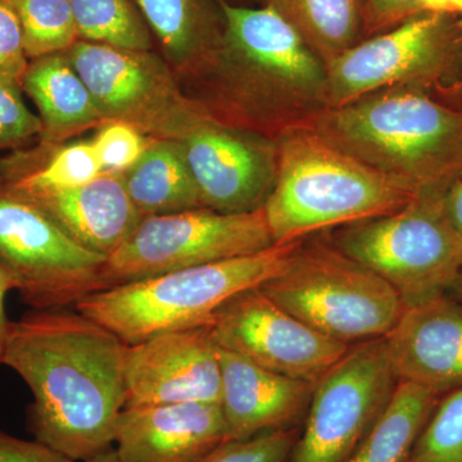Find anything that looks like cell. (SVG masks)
Here are the masks:
<instances>
[{
  "mask_svg": "<svg viewBox=\"0 0 462 462\" xmlns=\"http://www.w3.org/2000/svg\"><path fill=\"white\" fill-rule=\"evenodd\" d=\"M127 345L74 310H32L12 322L2 364L32 391L36 440L74 461L114 446L126 406Z\"/></svg>",
  "mask_w": 462,
  "mask_h": 462,
  "instance_id": "cell-1",
  "label": "cell"
},
{
  "mask_svg": "<svg viewBox=\"0 0 462 462\" xmlns=\"http://www.w3.org/2000/svg\"><path fill=\"white\" fill-rule=\"evenodd\" d=\"M310 125L361 162L420 193L445 190L462 175V109L419 88L374 91L322 109Z\"/></svg>",
  "mask_w": 462,
  "mask_h": 462,
  "instance_id": "cell-2",
  "label": "cell"
},
{
  "mask_svg": "<svg viewBox=\"0 0 462 462\" xmlns=\"http://www.w3.org/2000/svg\"><path fill=\"white\" fill-rule=\"evenodd\" d=\"M263 211L275 245L402 208L420 194L328 141L314 127H288Z\"/></svg>",
  "mask_w": 462,
  "mask_h": 462,
  "instance_id": "cell-3",
  "label": "cell"
},
{
  "mask_svg": "<svg viewBox=\"0 0 462 462\" xmlns=\"http://www.w3.org/2000/svg\"><path fill=\"white\" fill-rule=\"evenodd\" d=\"M300 243H279L248 256L105 289L74 309L127 346L162 331L211 324L231 300L278 275Z\"/></svg>",
  "mask_w": 462,
  "mask_h": 462,
  "instance_id": "cell-4",
  "label": "cell"
},
{
  "mask_svg": "<svg viewBox=\"0 0 462 462\" xmlns=\"http://www.w3.org/2000/svg\"><path fill=\"white\" fill-rule=\"evenodd\" d=\"M224 32L206 71L215 72L234 107L251 116L328 108L327 67L300 32L266 5L220 0Z\"/></svg>",
  "mask_w": 462,
  "mask_h": 462,
  "instance_id": "cell-5",
  "label": "cell"
},
{
  "mask_svg": "<svg viewBox=\"0 0 462 462\" xmlns=\"http://www.w3.org/2000/svg\"><path fill=\"white\" fill-rule=\"evenodd\" d=\"M261 291L300 321L348 346L382 339L403 314L384 279L337 247L300 243Z\"/></svg>",
  "mask_w": 462,
  "mask_h": 462,
  "instance_id": "cell-6",
  "label": "cell"
},
{
  "mask_svg": "<svg viewBox=\"0 0 462 462\" xmlns=\"http://www.w3.org/2000/svg\"><path fill=\"white\" fill-rule=\"evenodd\" d=\"M442 194L421 191L402 208L346 225L337 236V248L384 279L404 309L448 293L462 273V239Z\"/></svg>",
  "mask_w": 462,
  "mask_h": 462,
  "instance_id": "cell-7",
  "label": "cell"
},
{
  "mask_svg": "<svg viewBox=\"0 0 462 462\" xmlns=\"http://www.w3.org/2000/svg\"><path fill=\"white\" fill-rule=\"evenodd\" d=\"M106 123H124L151 139L180 141L212 114L184 93L172 67L152 51L79 41L65 51Z\"/></svg>",
  "mask_w": 462,
  "mask_h": 462,
  "instance_id": "cell-8",
  "label": "cell"
},
{
  "mask_svg": "<svg viewBox=\"0 0 462 462\" xmlns=\"http://www.w3.org/2000/svg\"><path fill=\"white\" fill-rule=\"evenodd\" d=\"M263 208L221 214L208 208L147 216L103 266L105 289L217 263L272 247Z\"/></svg>",
  "mask_w": 462,
  "mask_h": 462,
  "instance_id": "cell-9",
  "label": "cell"
},
{
  "mask_svg": "<svg viewBox=\"0 0 462 462\" xmlns=\"http://www.w3.org/2000/svg\"><path fill=\"white\" fill-rule=\"evenodd\" d=\"M107 257L88 251L0 178V264L32 310L66 309L105 291Z\"/></svg>",
  "mask_w": 462,
  "mask_h": 462,
  "instance_id": "cell-10",
  "label": "cell"
},
{
  "mask_svg": "<svg viewBox=\"0 0 462 462\" xmlns=\"http://www.w3.org/2000/svg\"><path fill=\"white\" fill-rule=\"evenodd\" d=\"M397 384L383 338L351 346L316 383L289 462H348L387 409Z\"/></svg>",
  "mask_w": 462,
  "mask_h": 462,
  "instance_id": "cell-11",
  "label": "cell"
},
{
  "mask_svg": "<svg viewBox=\"0 0 462 462\" xmlns=\"http://www.w3.org/2000/svg\"><path fill=\"white\" fill-rule=\"evenodd\" d=\"M462 44L452 14L421 12L357 42L327 66L328 108L388 88L427 89L448 72Z\"/></svg>",
  "mask_w": 462,
  "mask_h": 462,
  "instance_id": "cell-12",
  "label": "cell"
},
{
  "mask_svg": "<svg viewBox=\"0 0 462 462\" xmlns=\"http://www.w3.org/2000/svg\"><path fill=\"white\" fill-rule=\"evenodd\" d=\"M211 325L218 348L270 372L311 384L351 348L289 314L261 288L231 300Z\"/></svg>",
  "mask_w": 462,
  "mask_h": 462,
  "instance_id": "cell-13",
  "label": "cell"
},
{
  "mask_svg": "<svg viewBox=\"0 0 462 462\" xmlns=\"http://www.w3.org/2000/svg\"><path fill=\"white\" fill-rule=\"evenodd\" d=\"M205 208L245 214L272 193L278 149L214 114L178 141Z\"/></svg>",
  "mask_w": 462,
  "mask_h": 462,
  "instance_id": "cell-14",
  "label": "cell"
},
{
  "mask_svg": "<svg viewBox=\"0 0 462 462\" xmlns=\"http://www.w3.org/2000/svg\"><path fill=\"white\" fill-rule=\"evenodd\" d=\"M125 387V409L220 403V358L212 325L162 331L127 346Z\"/></svg>",
  "mask_w": 462,
  "mask_h": 462,
  "instance_id": "cell-15",
  "label": "cell"
},
{
  "mask_svg": "<svg viewBox=\"0 0 462 462\" xmlns=\"http://www.w3.org/2000/svg\"><path fill=\"white\" fill-rule=\"evenodd\" d=\"M383 340L398 383L437 396L462 388V303L451 294L406 307Z\"/></svg>",
  "mask_w": 462,
  "mask_h": 462,
  "instance_id": "cell-16",
  "label": "cell"
},
{
  "mask_svg": "<svg viewBox=\"0 0 462 462\" xmlns=\"http://www.w3.org/2000/svg\"><path fill=\"white\" fill-rule=\"evenodd\" d=\"M227 440L220 403L124 409L114 447L125 462H203Z\"/></svg>",
  "mask_w": 462,
  "mask_h": 462,
  "instance_id": "cell-17",
  "label": "cell"
},
{
  "mask_svg": "<svg viewBox=\"0 0 462 462\" xmlns=\"http://www.w3.org/2000/svg\"><path fill=\"white\" fill-rule=\"evenodd\" d=\"M218 358L227 440L300 430L315 384L270 372L225 349L218 348Z\"/></svg>",
  "mask_w": 462,
  "mask_h": 462,
  "instance_id": "cell-18",
  "label": "cell"
},
{
  "mask_svg": "<svg viewBox=\"0 0 462 462\" xmlns=\"http://www.w3.org/2000/svg\"><path fill=\"white\" fill-rule=\"evenodd\" d=\"M7 184L42 208L78 245L105 257L129 238L143 218L127 196L120 173H102L87 184L69 188Z\"/></svg>",
  "mask_w": 462,
  "mask_h": 462,
  "instance_id": "cell-19",
  "label": "cell"
},
{
  "mask_svg": "<svg viewBox=\"0 0 462 462\" xmlns=\"http://www.w3.org/2000/svg\"><path fill=\"white\" fill-rule=\"evenodd\" d=\"M21 89L38 109L42 125L39 143L63 144L106 124L65 51L30 60Z\"/></svg>",
  "mask_w": 462,
  "mask_h": 462,
  "instance_id": "cell-20",
  "label": "cell"
},
{
  "mask_svg": "<svg viewBox=\"0 0 462 462\" xmlns=\"http://www.w3.org/2000/svg\"><path fill=\"white\" fill-rule=\"evenodd\" d=\"M176 75H199L211 63L221 33L203 0H133Z\"/></svg>",
  "mask_w": 462,
  "mask_h": 462,
  "instance_id": "cell-21",
  "label": "cell"
},
{
  "mask_svg": "<svg viewBox=\"0 0 462 462\" xmlns=\"http://www.w3.org/2000/svg\"><path fill=\"white\" fill-rule=\"evenodd\" d=\"M120 175L143 217L205 208L178 141L152 139L142 157Z\"/></svg>",
  "mask_w": 462,
  "mask_h": 462,
  "instance_id": "cell-22",
  "label": "cell"
},
{
  "mask_svg": "<svg viewBox=\"0 0 462 462\" xmlns=\"http://www.w3.org/2000/svg\"><path fill=\"white\" fill-rule=\"evenodd\" d=\"M437 394L398 383L387 409L348 462H410L413 448L438 403Z\"/></svg>",
  "mask_w": 462,
  "mask_h": 462,
  "instance_id": "cell-23",
  "label": "cell"
},
{
  "mask_svg": "<svg viewBox=\"0 0 462 462\" xmlns=\"http://www.w3.org/2000/svg\"><path fill=\"white\" fill-rule=\"evenodd\" d=\"M327 66L357 44L365 21L361 0H267Z\"/></svg>",
  "mask_w": 462,
  "mask_h": 462,
  "instance_id": "cell-24",
  "label": "cell"
},
{
  "mask_svg": "<svg viewBox=\"0 0 462 462\" xmlns=\"http://www.w3.org/2000/svg\"><path fill=\"white\" fill-rule=\"evenodd\" d=\"M80 41L152 51V33L133 0H69Z\"/></svg>",
  "mask_w": 462,
  "mask_h": 462,
  "instance_id": "cell-25",
  "label": "cell"
},
{
  "mask_svg": "<svg viewBox=\"0 0 462 462\" xmlns=\"http://www.w3.org/2000/svg\"><path fill=\"white\" fill-rule=\"evenodd\" d=\"M16 14L27 56L63 53L80 41L69 0H5Z\"/></svg>",
  "mask_w": 462,
  "mask_h": 462,
  "instance_id": "cell-26",
  "label": "cell"
},
{
  "mask_svg": "<svg viewBox=\"0 0 462 462\" xmlns=\"http://www.w3.org/2000/svg\"><path fill=\"white\" fill-rule=\"evenodd\" d=\"M412 460L462 462V388L446 393L425 424Z\"/></svg>",
  "mask_w": 462,
  "mask_h": 462,
  "instance_id": "cell-27",
  "label": "cell"
},
{
  "mask_svg": "<svg viewBox=\"0 0 462 462\" xmlns=\"http://www.w3.org/2000/svg\"><path fill=\"white\" fill-rule=\"evenodd\" d=\"M23 94L20 87L0 84V152L30 147L41 139V118L27 107Z\"/></svg>",
  "mask_w": 462,
  "mask_h": 462,
  "instance_id": "cell-28",
  "label": "cell"
},
{
  "mask_svg": "<svg viewBox=\"0 0 462 462\" xmlns=\"http://www.w3.org/2000/svg\"><path fill=\"white\" fill-rule=\"evenodd\" d=\"M152 139L124 123H106L91 142L103 173H123L142 157Z\"/></svg>",
  "mask_w": 462,
  "mask_h": 462,
  "instance_id": "cell-29",
  "label": "cell"
},
{
  "mask_svg": "<svg viewBox=\"0 0 462 462\" xmlns=\"http://www.w3.org/2000/svg\"><path fill=\"white\" fill-rule=\"evenodd\" d=\"M300 431H269L249 439L226 440L203 462H289Z\"/></svg>",
  "mask_w": 462,
  "mask_h": 462,
  "instance_id": "cell-30",
  "label": "cell"
},
{
  "mask_svg": "<svg viewBox=\"0 0 462 462\" xmlns=\"http://www.w3.org/2000/svg\"><path fill=\"white\" fill-rule=\"evenodd\" d=\"M29 63L16 14L5 0H0V84L21 88Z\"/></svg>",
  "mask_w": 462,
  "mask_h": 462,
  "instance_id": "cell-31",
  "label": "cell"
},
{
  "mask_svg": "<svg viewBox=\"0 0 462 462\" xmlns=\"http://www.w3.org/2000/svg\"><path fill=\"white\" fill-rule=\"evenodd\" d=\"M0 462H76L39 440H26L0 430Z\"/></svg>",
  "mask_w": 462,
  "mask_h": 462,
  "instance_id": "cell-32",
  "label": "cell"
},
{
  "mask_svg": "<svg viewBox=\"0 0 462 462\" xmlns=\"http://www.w3.org/2000/svg\"><path fill=\"white\" fill-rule=\"evenodd\" d=\"M421 0H364V18L372 29L403 23L421 14Z\"/></svg>",
  "mask_w": 462,
  "mask_h": 462,
  "instance_id": "cell-33",
  "label": "cell"
},
{
  "mask_svg": "<svg viewBox=\"0 0 462 462\" xmlns=\"http://www.w3.org/2000/svg\"><path fill=\"white\" fill-rule=\"evenodd\" d=\"M442 202L449 223L462 239V175L443 190Z\"/></svg>",
  "mask_w": 462,
  "mask_h": 462,
  "instance_id": "cell-34",
  "label": "cell"
},
{
  "mask_svg": "<svg viewBox=\"0 0 462 462\" xmlns=\"http://www.w3.org/2000/svg\"><path fill=\"white\" fill-rule=\"evenodd\" d=\"M11 291H16V282L14 281V276L0 264V364H2L3 352L11 331L12 322H14L9 320L5 311V300Z\"/></svg>",
  "mask_w": 462,
  "mask_h": 462,
  "instance_id": "cell-35",
  "label": "cell"
},
{
  "mask_svg": "<svg viewBox=\"0 0 462 462\" xmlns=\"http://www.w3.org/2000/svg\"><path fill=\"white\" fill-rule=\"evenodd\" d=\"M422 12L455 14L456 0H421Z\"/></svg>",
  "mask_w": 462,
  "mask_h": 462,
  "instance_id": "cell-36",
  "label": "cell"
},
{
  "mask_svg": "<svg viewBox=\"0 0 462 462\" xmlns=\"http://www.w3.org/2000/svg\"><path fill=\"white\" fill-rule=\"evenodd\" d=\"M84 462H125L123 458L120 457V455L117 454L114 446L109 447V448L105 449V451L99 452L93 457H90L89 460Z\"/></svg>",
  "mask_w": 462,
  "mask_h": 462,
  "instance_id": "cell-37",
  "label": "cell"
},
{
  "mask_svg": "<svg viewBox=\"0 0 462 462\" xmlns=\"http://www.w3.org/2000/svg\"><path fill=\"white\" fill-rule=\"evenodd\" d=\"M461 27H462V21H461ZM446 94H448V96L454 97V98L462 99V79L460 80L456 81L454 85H451V87L447 88Z\"/></svg>",
  "mask_w": 462,
  "mask_h": 462,
  "instance_id": "cell-38",
  "label": "cell"
},
{
  "mask_svg": "<svg viewBox=\"0 0 462 462\" xmlns=\"http://www.w3.org/2000/svg\"><path fill=\"white\" fill-rule=\"evenodd\" d=\"M448 293L462 303V273L461 275L458 276L457 281L455 282V284L452 285V288L449 289Z\"/></svg>",
  "mask_w": 462,
  "mask_h": 462,
  "instance_id": "cell-39",
  "label": "cell"
},
{
  "mask_svg": "<svg viewBox=\"0 0 462 462\" xmlns=\"http://www.w3.org/2000/svg\"><path fill=\"white\" fill-rule=\"evenodd\" d=\"M455 14H460L462 16V0H456Z\"/></svg>",
  "mask_w": 462,
  "mask_h": 462,
  "instance_id": "cell-40",
  "label": "cell"
},
{
  "mask_svg": "<svg viewBox=\"0 0 462 462\" xmlns=\"http://www.w3.org/2000/svg\"><path fill=\"white\" fill-rule=\"evenodd\" d=\"M410 462H422V461L412 460V458H411V461H410Z\"/></svg>",
  "mask_w": 462,
  "mask_h": 462,
  "instance_id": "cell-41",
  "label": "cell"
}]
</instances>
